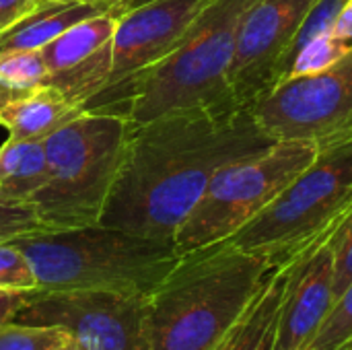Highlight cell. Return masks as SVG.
I'll return each instance as SVG.
<instances>
[{"label": "cell", "mask_w": 352, "mask_h": 350, "mask_svg": "<svg viewBox=\"0 0 352 350\" xmlns=\"http://www.w3.org/2000/svg\"><path fill=\"white\" fill-rule=\"evenodd\" d=\"M23 250L39 293L109 291L148 297L177 262L173 243L91 225L29 235Z\"/></svg>", "instance_id": "cell-3"}, {"label": "cell", "mask_w": 352, "mask_h": 350, "mask_svg": "<svg viewBox=\"0 0 352 350\" xmlns=\"http://www.w3.org/2000/svg\"><path fill=\"white\" fill-rule=\"evenodd\" d=\"M41 50L0 56V113L45 85Z\"/></svg>", "instance_id": "cell-18"}, {"label": "cell", "mask_w": 352, "mask_h": 350, "mask_svg": "<svg viewBox=\"0 0 352 350\" xmlns=\"http://www.w3.org/2000/svg\"><path fill=\"white\" fill-rule=\"evenodd\" d=\"M318 151L320 142H272L227 163L179 227L173 239L175 254L184 256L231 239L316 159Z\"/></svg>", "instance_id": "cell-7"}, {"label": "cell", "mask_w": 352, "mask_h": 350, "mask_svg": "<svg viewBox=\"0 0 352 350\" xmlns=\"http://www.w3.org/2000/svg\"><path fill=\"white\" fill-rule=\"evenodd\" d=\"M12 322L56 328L80 350H148L146 297L142 295L35 291Z\"/></svg>", "instance_id": "cell-9"}, {"label": "cell", "mask_w": 352, "mask_h": 350, "mask_svg": "<svg viewBox=\"0 0 352 350\" xmlns=\"http://www.w3.org/2000/svg\"><path fill=\"white\" fill-rule=\"evenodd\" d=\"M120 10L72 25L41 47L45 62V85L58 89L70 103L85 105L105 87L113 62V33Z\"/></svg>", "instance_id": "cell-12"}, {"label": "cell", "mask_w": 352, "mask_h": 350, "mask_svg": "<svg viewBox=\"0 0 352 350\" xmlns=\"http://www.w3.org/2000/svg\"><path fill=\"white\" fill-rule=\"evenodd\" d=\"M334 258V297L338 299L352 281V206L328 237Z\"/></svg>", "instance_id": "cell-23"}, {"label": "cell", "mask_w": 352, "mask_h": 350, "mask_svg": "<svg viewBox=\"0 0 352 350\" xmlns=\"http://www.w3.org/2000/svg\"><path fill=\"white\" fill-rule=\"evenodd\" d=\"M50 182L43 140L8 138L0 146V198L33 202Z\"/></svg>", "instance_id": "cell-17"}, {"label": "cell", "mask_w": 352, "mask_h": 350, "mask_svg": "<svg viewBox=\"0 0 352 350\" xmlns=\"http://www.w3.org/2000/svg\"><path fill=\"white\" fill-rule=\"evenodd\" d=\"M0 291L10 293H33L37 291V278L31 262L21 248L10 243H0Z\"/></svg>", "instance_id": "cell-22"}, {"label": "cell", "mask_w": 352, "mask_h": 350, "mask_svg": "<svg viewBox=\"0 0 352 350\" xmlns=\"http://www.w3.org/2000/svg\"><path fill=\"white\" fill-rule=\"evenodd\" d=\"M314 0H252L241 14L233 64L231 93L237 105L250 107L285 80L289 56Z\"/></svg>", "instance_id": "cell-11"}, {"label": "cell", "mask_w": 352, "mask_h": 350, "mask_svg": "<svg viewBox=\"0 0 352 350\" xmlns=\"http://www.w3.org/2000/svg\"><path fill=\"white\" fill-rule=\"evenodd\" d=\"M54 350H80V349H78V347H76V344H74L72 340H66L64 344L56 347V349H54Z\"/></svg>", "instance_id": "cell-28"}, {"label": "cell", "mask_w": 352, "mask_h": 350, "mask_svg": "<svg viewBox=\"0 0 352 350\" xmlns=\"http://www.w3.org/2000/svg\"><path fill=\"white\" fill-rule=\"evenodd\" d=\"M287 266L274 350L307 349L334 307V258L328 239L295 256Z\"/></svg>", "instance_id": "cell-13"}, {"label": "cell", "mask_w": 352, "mask_h": 350, "mask_svg": "<svg viewBox=\"0 0 352 350\" xmlns=\"http://www.w3.org/2000/svg\"><path fill=\"white\" fill-rule=\"evenodd\" d=\"M132 122L82 111L43 140L50 182L31 204L52 231L99 225L124 165Z\"/></svg>", "instance_id": "cell-5"}, {"label": "cell", "mask_w": 352, "mask_h": 350, "mask_svg": "<svg viewBox=\"0 0 352 350\" xmlns=\"http://www.w3.org/2000/svg\"><path fill=\"white\" fill-rule=\"evenodd\" d=\"M287 266H274L260 293L214 350H274Z\"/></svg>", "instance_id": "cell-16"}, {"label": "cell", "mask_w": 352, "mask_h": 350, "mask_svg": "<svg viewBox=\"0 0 352 350\" xmlns=\"http://www.w3.org/2000/svg\"><path fill=\"white\" fill-rule=\"evenodd\" d=\"M68 336L56 328L6 322L0 326V350H54Z\"/></svg>", "instance_id": "cell-21"}, {"label": "cell", "mask_w": 352, "mask_h": 350, "mask_svg": "<svg viewBox=\"0 0 352 350\" xmlns=\"http://www.w3.org/2000/svg\"><path fill=\"white\" fill-rule=\"evenodd\" d=\"M80 2H89V4H105V6H116L120 8L122 0H80ZM122 12V10H120Z\"/></svg>", "instance_id": "cell-27"}, {"label": "cell", "mask_w": 352, "mask_h": 350, "mask_svg": "<svg viewBox=\"0 0 352 350\" xmlns=\"http://www.w3.org/2000/svg\"><path fill=\"white\" fill-rule=\"evenodd\" d=\"M41 0H0V31L29 14Z\"/></svg>", "instance_id": "cell-24"}, {"label": "cell", "mask_w": 352, "mask_h": 350, "mask_svg": "<svg viewBox=\"0 0 352 350\" xmlns=\"http://www.w3.org/2000/svg\"><path fill=\"white\" fill-rule=\"evenodd\" d=\"M272 268L266 258L227 241L179 256L146 297L148 350H214Z\"/></svg>", "instance_id": "cell-2"}, {"label": "cell", "mask_w": 352, "mask_h": 350, "mask_svg": "<svg viewBox=\"0 0 352 350\" xmlns=\"http://www.w3.org/2000/svg\"><path fill=\"white\" fill-rule=\"evenodd\" d=\"M80 113L82 109L70 103L58 89L43 85L2 111L0 126H4L10 134L8 138L14 140H45Z\"/></svg>", "instance_id": "cell-15"}, {"label": "cell", "mask_w": 352, "mask_h": 350, "mask_svg": "<svg viewBox=\"0 0 352 350\" xmlns=\"http://www.w3.org/2000/svg\"><path fill=\"white\" fill-rule=\"evenodd\" d=\"M113 8L116 6L89 4L80 0H41L21 21L0 31V56L41 50L72 25L99 17Z\"/></svg>", "instance_id": "cell-14"}, {"label": "cell", "mask_w": 352, "mask_h": 350, "mask_svg": "<svg viewBox=\"0 0 352 350\" xmlns=\"http://www.w3.org/2000/svg\"><path fill=\"white\" fill-rule=\"evenodd\" d=\"M352 206V132L320 142L316 159L227 243L285 266L328 239Z\"/></svg>", "instance_id": "cell-6"}, {"label": "cell", "mask_w": 352, "mask_h": 350, "mask_svg": "<svg viewBox=\"0 0 352 350\" xmlns=\"http://www.w3.org/2000/svg\"><path fill=\"white\" fill-rule=\"evenodd\" d=\"M252 0H208L179 45L142 74L113 113L144 124L163 113L237 105L229 85L237 27Z\"/></svg>", "instance_id": "cell-4"}, {"label": "cell", "mask_w": 352, "mask_h": 350, "mask_svg": "<svg viewBox=\"0 0 352 350\" xmlns=\"http://www.w3.org/2000/svg\"><path fill=\"white\" fill-rule=\"evenodd\" d=\"M303 350H316V349H303ZM336 350H352V344H346V347H340V349Z\"/></svg>", "instance_id": "cell-29"}, {"label": "cell", "mask_w": 352, "mask_h": 350, "mask_svg": "<svg viewBox=\"0 0 352 350\" xmlns=\"http://www.w3.org/2000/svg\"><path fill=\"white\" fill-rule=\"evenodd\" d=\"M50 231L52 229L45 225L35 204L0 198V243H10L21 237Z\"/></svg>", "instance_id": "cell-19"}, {"label": "cell", "mask_w": 352, "mask_h": 350, "mask_svg": "<svg viewBox=\"0 0 352 350\" xmlns=\"http://www.w3.org/2000/svg\"><path fill=\"white\" fill-rule=\"evenodd\" d=\"M35 293V291H33ZM31 293H10V291H0V326L10 322L14 314L25 305Z\"/></svg>", "instance_id": "cell-25"}, {"label": "cell", "mask_w": 352, "mask_h": 350, "mask_svg": "<svg viewBox=\"0 0 352 350\" xmlns=\"http://www.w3.org/2000/svg\"><path fill=\"white\" fill-rule=\"evenodd\" d=\"M206 2L208 0H151L120 14L113 33L109 78L82 111L113 113L126 91L179 45Z\"/></svg>", "instance_id": "cell-10"}, {"label": "cell", "mask_w": 352, "mask_h": 350, "mask_svg": "<svg viewBox=\"0 0 352 350\" xmlns=\"http://www.w3.org/2000/svg\"><path fill=\"white\" fill-rule=\"evenodd\" d=\"M272 142L243 105L182 109L132 124L99 225L173 243L217 171Z\"/></svg>", "instance_id": "cell-1"}, {"label": "cell", "mask_w": 352, "mask_h": 350, "mask_svg": "<svg viewBox=\"0 0 352 350\" xmlns=\"http://www.w3.org/2000/svg\"><path fill=\"white\" fill-rule=\"evenodd\" d=\"M250 111L274 142H324L352 132V47L322 70L280 80Z\"/></svg>", "instance_id": "cell-8"}, {"label": "cell", "mask_w": 352, "mask_h": 350, "mask_svg": "<svg viewBox=\"0 0 352 350\" xmlns=\"http://www.w3.org/2000/svg\"><path fill=\"white\" fill-rule=\"evenodd\" d=\"M146 2H151V0H122V4H120V10H122V14H124L126 10H130V8H136V6H140V4H146Z\"/></svg>", "instance_id": "cell-26"}, {"label": "cell", "mask_w": 352, "mask_h": 350, "mask_svg": "<svg viewBox=\"0 0 352 350\" xmlns=\"http://www.w3.org/2000/svg\"><path fill=\"white\" fill-rule=\"evenodd\" d=\"M346 344H352V281L334 301L332 311L307 349L336 350Z\"/></svg>", "instance_id": "cell-20"}]
</instances>
